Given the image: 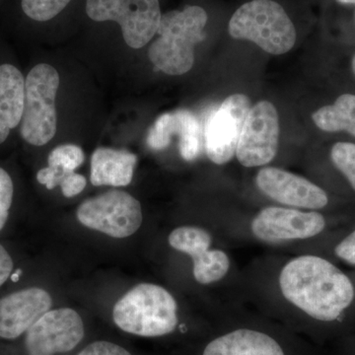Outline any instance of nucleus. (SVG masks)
<instances>
[{
	"mask_svg": "<svg viewBox=\"0 0 355 355\" xmlns=\"http://www.w3.org/2000/svg\"><path fill=\"white\" fill-rule=\"evenodd\" d=\"M324 227L326 219L319 212L292 207H266L251 222L254 237L268 244L310 239Z\"/></svg>",
	"mask_w": 355,
	"mask_h": 355,
	"instance_id": "obj_9",
	"label": "nucleus"
},
{
	"mask_svg": "<svg viewBox=\"0 0 355 355\" xmlns=\"http://www.w3.org/2000/svg\"><path fill=\"white\" fill-rule=\"evenodd\" d=\"M83 225L113 238L135 234L142 224L141 205L123 191H110L81 203L76 212Z\"/></svg>",
	"mask_w": 355,
	"mask_h": 355,
	"instance_id": "obj_7",
	"label": "nucleus"
},
{
	"mask_svg": "<svg viewBox=\"0 0 355 355\" xmlns=\"http://www.w3.org/2000/svg\"><path fill=\"white\" fill-rule=\"evenodd\" d=\"M21 272H21V270H17V272H16L15 275H12L13 282H17V280L19 279V275H20Z\"/></svg>",
	"mask_w": 355,
	"mask_h": 355,
	"instance_id": "obj_30",
	"label": "nucleus"
},
{
	"mask_svg": "<svg viewBox=\"0 0 355 355\" xmlns=\"http://www.w3.org/2000/svg\"><path fill=\"white\" fill-rule=\"evenodd\" d=\"M170 246L188 254L193 260V273L198 284L207 286L225 277L230 270V259L221 250L211 249L209 231L198 226H182L168 238Z\"/></svg>",
	"mask_w": 355,
	"mask_h": 355,
	"instance_id": "obj_12",
	"label": "nucleus"
},
{
	"mask_svg": "<svg viewBox=\"0 0 355 355\" xmlns=\"http://www.w3.org/2000/svg\"><path fill=\"white\" fill-rule=\"evenodd\" d=\"M69 173L71 172L64 171L60 168L48 166V167L40 170L38 174H37V180H38L40 184L46 186L48 190H53L55 187L60 186L62 180Z\"/></svg>",
	"mask_w": 355,
	"mask_h": 355,
	"instance_id": "obj_24",
	"label": "nucleus"
},
{
	"mask_svg": "<svg viewBox=\"0 0 355 355\" xmlns=\"http://www.w3.org/2000/svg\"><path fill=\"white\" fill-rule=\"evenodd\" d=\"M335 254L340 260L355 266V230L338 243L335 248Z\"/></svg>",
	"mask_w": 355,
	"mask_h": 355,
	"instance_id": "obj_27",
	"label": "nucleus"
},
{
	"mask_svg": "<svg viewBox=\"0 0 355 355\" xmlns=\"http://www.w3.org/2000/svg\"><path fill=\"white\" fill-rule=\"evenodd\" d=\"M229 34L237 40L253 42L272 55L288 53L296 43L295 27L286 10L272 0H252L233 14Z\"/></svg>",
	"mask_w": 355,
	"mask_h": 355,
	"instance_id": "obj_4",
	"label": "nucleus"
},
{
	"mask_svg": "<svg viewBox=\"0 0 355 355\" xmlns=\"http://www.w3.org/2000/svg\"><path fill=\"white\" fill-rule=\"evenodd\" d=\"M84 153L80 147L74 144H64L55 147L48 158L49 166L58 167L64 171L72 172L84 162Z\"/></svg>",
	"mask_w": 355,
	"mask_h": 355,
	"instance_id": "obj_21",
	"label": "nucleus"
},
{
	"mask_svg": "<svg viewBox=\"0 0 355 355\" xmlns=\"http://www.w3.org/2000/svg\"><path fill=\"white\" fill-rule=\"evenodd\" d=\"M49 292L38 287L14 292L0 300V338L14 340L50 311Z\"/></svg>",
	"mask_w": 355,
	"mask_h": 355,
	"instance_id": "obj_14",
	"label": "nucleus"
},
{
	"mask_svg": "<svg viewBox=\"0 0 355 355\" xmlns=\"http://www.w3.org/2000/svg\"><path fill=\"white\" fill-rule=\"evenodd\" d=\"M25 102V79L11 64L0 65V144L22 121Z\"/></svg>",
	"mask_w": 355,
	"mask_h": 355,
	"instance_id": "obj_16",
	"label": "nucleus"
},
{
	"mask_svg": "<svg viewBox=\"0 0 355 355\" xmlns=\"http://www.w3.org/2000/svg\"><path fill=\"white\" fill-rule=\"evenodd\" d=\"M137 162V155L127 150L96 149L91 158V183L96 187L128 186L132 181Z\"/></svg>",
	"mask_w": 355,
	"mask_h": 355,
	"instance_id": "obj_18",
	"label": "nucleus"
},
{
	"mask_svg": "<svg viewBox=\"0 0 355 355\" xmlns=\"http://www.w3.org/2000/svg\"><path fill=\"white\" fill-rule=\"evenodd\" d=\"M202 355H284V352L272 336L240 329L210 342Z\"/></svg>",
	"mask_w": 355,
	"mask_h": 355,
	"instance_id": "obj_17",
	"label": "nucleus"
},
{
	"mask_svg": "<svg viewBox=\"0 0 355 355\" xmlns=\"http://www.w3.org/2000/svg\"><path fill=\"white\" fill-rule=\"evenodd\" d=\"M207 14L200 6L163 14L156 40L148 50L156 70L169 76H183L195 64V48L205 39Z\"/></svg>",
	"mask_w": 355,
	"mask_h": 355,
	"instance_id": "obj_2",
	"label": "nucleus"
},
{
	"mask_svg": "<svg viewBox=\"0 0 355 355\" xmlns=\"http://www.w3.org/2000/svg\"><path fill=\"white\" fill-rule=\"evenodd\" d=\"M13 182L6 170L0 167V231L6 225L12 205Z\"/></svg>",
	"mask_w": 355,
	"mask_h": 355,
	"instance_id": "obj_23",
	"label": "nucleus"
},
{
	"mask_svg": "<svg viewBox=\"0 0 355 355\" xmlns=\"http://www.w3.org/2000/svg\"><path fill=\"white\" fill-rule=\"evenodd\" d=\"M86 184L87 181L85 177L76 172H71L64 177L60 187L65 198H73L85 189Z\"/></svg>",
	"mask_w": 355,
	"mask_h": 355,
	"instance_id": "obj_26",
	"label": "nucleus"
},
{
	"mask_svg": "<svg viewBox=\"0 0 355 355\" xmlns=\"http://www.w3.org/2000/svg\"><path fill=\"white\" fill-rule=\"evenodd\" d=\"M331 159L355 191V144L338 142L331 148Z\"/></svg>",
	"mask_w": 355,
	"mask_h": 355,
	"instance_id": "obj_22",
	"label": "nucleus"
},
{
	"mask_svg": "<svg viewBox=\"0 0 355 355\" xmlns=\"http://www.w3.org/2000/svg\"><path fill=\"white\" fill-rule=\"evenodd\" d=\"M13 260L6 248L0 245V287L9 279L13 270Z\"/></svg>",
	"mask_w": 355,
	"mask_h": 355,
	"instance_id": "obj_28",
	"label": "nucleus"
},
{
	"mask_svg": "<svg viewBox=\"0 0 355 355\" xmlns=\"http://www.w3.org/2000/svg\"><path fill=\"white\" fill-rule=\"evenodd\" d=\"M58 86L60 76L50 64L36 65L26 78L20 132L32 146H44L57 132L55 97Z\"/></svg>",
	"mask_w": 355,
	"mask_h": 355,
	"instance_id": "obj_5",
	"label": "nucleus"
},
{
	"mask_svg": "<svg viewBox=\"0 0 355 355\" xmlns=\"http://www.w3.org/2000/svg\"><path fill=\"white\" fill-rule=\"evenodd\" d=\"M84 324L76 311L70 308L44 313L26 336L28 355L64 354L83 340Z\"/></svg>",
	"mask_w": 355,
	"mask_h": 355,
	"instance_id": "obj_11",
	"label": "nucleus"
},
{
	"mask_svg": "<svg viewBox=\"0 0 355 355\" xmlns=\"http://www.w3.org/2000/svg\"><path fill=\"white\" fill-rule=\"evenodd\" d=\"M178 305L169 291L153 284L133 287L114 305V324L125 333L156 338L171 334L178 324Z\"/></svg>",
	"mask_w": 355,
	"mask_h": 355,
	"instance_id": "obj_3",
	"label": "nucleus"
},
{
	"mask_svg": "<svg viewBox=\"0 0 355 355\" xmlns=\"http://www.w3.org/2000/svg\"><path fill=\"white\" fill-rule=\"evenodd\" d=\"M172 135L179 137V150L186 161L198 157L200 150V125L191 112L179 110L159 116L147 135V146L153 150L169 146Z\"/></svg>",
	"mask_w": 355,
	"mask_h": 355,
	"instance_id": "obj_15",
	"label": "nucleus"
},
{
	"mask_svg": "<svg viewBox=\"0 0 355 355\" xmlns=\"http://www.w3.org/2000/svg\"><path fill=\"white\" fill-rule=\"evenodd\" d=\"M336 1L343 4H355V0H336Z\"/></svg>",
	"mask_w": 355,
	"mask_h": 355,
	"instance_id": "obj_29",
	"label": "nucleus"
},
{
	"mask_svg": "<svg viewBox=\"0 0 355 355\" xmlns=\"http://www.w3.org/2000/svg\"><path fill=\"white\" fill-rule=\"evenodd\" d=\"M86 13L96 22L119 23L125 43L132 49L149 43L162 17L159 0H87Z\"/></svg>",
	"mask_w": 355,
	"mask_h": 355,
	"instance_id": "obj_6",
	"label": "nucleus"
},
{
	"mask_svg": "<svg viewBox=\"0 0 355 355\" xmlns=\"http://www.w3.org/2000/svg\"><path fill=\"white\" fill-rule=\"evenodd\" d=\"M279 119L272 103L261 101L250 109L236 149L244 167H259L272 162L279 148Z\"/></svg>",
	"mask_w": 355,
	"mask_h": 355,
	"instance_id": "obj_8",
	"label": "nucleus"
},
{
	"mask_svg": "<svg viewBox=\"0 0 355 355\" xmlns=\"http://www.w3.org/2000/svg\"><path fill=\"white\" fill-rule=\"evenodd\" d=\"M256 184L266 197L292 209L318 210L329 203L328 195L323 189L305 178L279 168H263L257 175Z\"/></svg>",
	"mask_w": 355,
	"mask_h": 355,
	"instance_id": "obj_13",
	"label": "nucleus"
},
{
	"mask_svg": "<svg viewBox=\"0 0 355 355\" xmlns=\"http://www.w3.org/2000/svg\"><path fill=\"white\" fill-rule=\"evenodd\" d=\"M279 288L284 298L313 319L333 322L354 302L352 280L321 257L303 254L282 268Z\"/></svg>",
	"mask_w": 355,
	"mask_h": 355,
	"instance_id": "obj_1",
	"label": "nucleus"
},
{
	"mask_svg": "<svg viewBox=\"0 0 355 355\" xmlns=\"http://www.w3.org/2000/svg\"><path fill=\"white\" fill-rule=\"evenodd\" d=\"M312 120L324 132H347L355 137V95H340L333 105L313 113Z\"/></svg>",
	"mask_w": 355,
	"mask_h": 355,
	"instance_id": "obj_19",
	"label": "nucleus"
},
{
	"mask_svg": "<svg viewBox=\"0 0 355 355\" xmlns=\"http://www.w3.org/2000/svg\"><path fill=\"white\" fill-rule=\"evenodd\" d=\"M250 109L251 101L246 95L233 94L210 116L205 128V150L214 164H226L234 157Z\"/></svg>",
	"mask_w": 355,
	"mask_h": 355,
	"instance_id": "obj_10",
	"label": "nucleus"
},
{
	"mask_svg": "<svg viewBox=\"0 0 355 355\" xmlns=\"http://www.w3.org/2000/svg\"><path fill=\"white\" fill-rule=\"evenodd\" d=\"M71 0H22L23 11L33 20L53 19L67 7Z\"/></svg>",
	"mask_w": 355,
	"mask_h": 355,
	"instance_id": "obj_20",
	"label": "nucleus"
},
{
	"mask_svg": "<svg viewBox=\"0 0 355 355\" xmlns=\"http://www.w3.org/2000/svg\"><path fill=\"white\" fill-rule=\"evenodd\" d=\"M352 71H354V73L355 76V55H354V58H352Z\"/></svg>",
	"mask_w": 355,
	"mask_h": 355,
	"instance_id": "obj_31",
	"label": "nucleus"
},
{
	"mask_svg": "<svg viewBox=\"0 0 355 355\" xmlns=\"http://www.w3.org/2000/svg\"><path fill=\"white\" fill-rule=\"evenodd\" d=\"M77 355H132L127 349L110 342H95Z\"/></svg>",
	"mask_w": 355,
	"mask_h": 355,
	"instance_id": "obj_25",
	"label": "nucleus"
}]
</instances>
